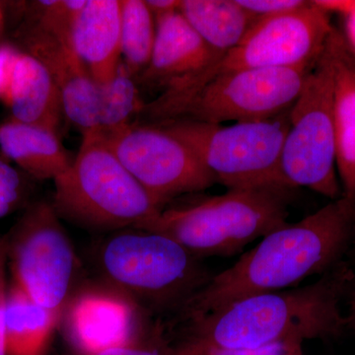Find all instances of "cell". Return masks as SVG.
Returning a JSON list of instances; mask_svg holds the SVG:
<instances>
[{
	"label": "cell",
	"mask_w": 355,
	"mask_h": 355,
	"mask_svg": "<svg viewBox=\"0 0 355 355\" xmlns=\"http://www.w3.org/2000/svg\"><path fill=\"white\" fill-rule=\"evenodd\" d=\"M355 247V198L340 197L261 238L234 265L214 275L178 313L180 321L256 294L293 288L349 261Z\"/></svg>",
	"instance_id": "cell-1"
},
{
	"label": "cell",
	"mask_w": 355,
	"mask_h": 355,
	"mask_svg": "<svg viewBox=\"0 0 355 355\" xmlns=\"http://www.w3.org/2000/svg\"><path fill=\"white\" fill-rule=\"evenodd\" d=\"M354 279V266L343 261L308 286L248 296L183 320V340L219 349H258L338 338L347 330L340 303Z\"/></svg>",
	"instance_id": "cell-2"
},
{
	"label": "cell",
	"mask_w": 355,
	"mask_h": 355,
	"mask_svg": "<svg viewBox=\"0 0 355 355\" xmlns=\"http://www.w3.org/2000/svg\"><path fill=\"white\" fill-rule=\"evenodd\" d=\"M294 190L287 187L231 189L222 195L164 207L137 229L168 236L200 259L234 256L250 243L288 223Z\"/></svg>",
	"instance_id": "cell-3"
},
{
	"label": "cell",
	"mask_w": 355,
	"mask_h": 355,
	"mask_svg": "<svg viewBox=\"0 0 355 355\" xmlns=\"http://www.w3.org/2000/svg\"><path fill=\"white\" fill-rule=\"evenodd\" d=\"M53 183L51 205L58 216L85 227L137 229L163 209L121 164L100 132L83 135L76 158Z\"/></svg>",
	"instance_id": "cell-4"
},
{
	"label": "cell",
	"mask_w": 355,
	"mask_h": 355,
	"mask_svg": "<svg viewBox=\"0 0 355 355\" xmlns=\"http://www.w3.org/2000/svg\"><path fill=\"white\" fill-rule=\"evenodd\" d=\"M202 259L160 233L132 228L110 236L100 250L105 277L157 313H178L211 277Z\"/></svg>",
	"instance_id": "cell-5"
},
{
	"label": "cell",
	"mask_w": 355,
	"mask_h": 355,
	"mask_svg": "<svg viewBox=\"0 0 355 355\" xmlns=\"http://www.w3.org/2000/svg\"><path fill=\"white\" fill-rule=\"evenodd\" d=\"M334 26L331 15L311 1L302 8L254 23L237 46L202 73L163 91L144 106L148 120L161 121L177 105L214 77L244 69L311 67L321 55Z\"/></svg>",
	"instance_id": "cell-6"
},
{
	"label": "cell",
	"mask_w": 355,
	"mask_h": 355,
	"mask_svg": "<svg viewBox=\"0 0 355 355\" xmlns=\"http://www.w3.org/2000/svg\"><path fill=\"white\" fill-rule=\"evenodd\" d=\"M159 123L186 142L216 183L228 190L291 188L282 171V148L291 125V109L266 120L230 125L186 119Z\"/></svg>",
	"instance_id": "cell-7"
},
{
	"label": "cell",
	"mask_w": 355,
	"mask_h": 355,
	"mask_svg": "<svg viewBox=\"0 0 355 355\" xmlns=\"http://www.w3.org/2000/svg\"><path fill=\"white\" fill-rule=\"evenodd\" d=\"M282 171L286 184L295 190L307 188L331 200L343 197L336 176L333 76L324 50L291 108Z\"/></svg>",
	"instance_id": "cell-8"
},
{
	"label": "cell",
	"mask_w": 355,
	"mask_h": 355,
	"mask_svg": "<svg viewBox=\"0 0 355 355\" xmlns=\"http://www.w3.org/2000/svg\"><path fill=\"white\" fill-rule=\"evenodd\" d=\"M311 69H244L221 74L177 105L161 121L186 119L224 125L272 118L291 108Z\"/></svg>",
	"instance_id": "cell-9"
},
{
	"label": "cell",
	"mask_w": 355,
	"mask_h": 355,
	"mask_svg": "<svg viewBox=\"0 0 355 355\" xmlns=\"http://www.w3.org/2000/svg\"><path fill=\"white\" fill-rule=\"evenodd\" d=\"M101 135L121 164L162 209L175 198L216 184L193 149L162 123H132Z\"/></svg>",
	"instance_id": "cell-10"
},
{
	"label": "cell",
	"mask_w": 355,
	"mask_h": 355,
	"mask_svg": "<svg viewBox=\"0 0 355 355\" xmlns=\"http://www.w3.org/2000/svg\"><path fill=\"white\" fill-rule=\"evenodd\" d=\"M13 284L32 300L62 315L69 296L76 254L53 205H32L7 243Z\"/></svg>",
	"instance_id": "cell-11"
},
{
	"label": "cell",
	"mask_w": 355,
	"mask_h": 355,
	"mask_svg": "<svg viewBox=\"0 0 355 355\" xmlns=\"http://www.w3.org/2000/svg\"><path fill=\"white\" fill-rule=\"evenodd\" d=\"M20 37L24 51L43 62L57 84L64 116L83 135L99 132V86L71 44L30 24Z\"/></svg>",
	"instance_id": "cell-12"
},
{
	"label": "cell",
	"mask_w": 355,
	"mask_h": 355,
	"mask_svg": "<svg viewBox=\"0 0 355 355\" xmlns=\"http://www.w3.org/2000/svg\"><path fill=\"white\" fill-rule=\"evenodd\" d=\"M155 21L153 55L139 76L144 84L168 90L202 73L220 57L200 38L180 10L157 16Z\"/></svg>",
	"instance_id": "cell-13"
},
{
	"label": "cell",
	"mask_w": 355,
	"mask_h": 355,
	"mask_svg": "<svg viewBox=\"0 0 355 355\" xmlns=\"http://www.w3.org/2000/svg\"><path fill=\"white\" fill-rule=\"evenodd\" d=\"M137 307L125 297L104 292H88L70 306L67 329L79 355H94L130 345L137 328Z\"/></svg>",
	"instance_id": "cell-14"
},
{
	"label": "cell",
	"mask_w": 355,
	"mask_h": 355,
	"mask_svg": "<svg viewBox=\"0 0 355 355\" xmlns=\"http://www.w3.org/2000/svg\"><path fill=\"white\" fill-rule=\"evenodd\" d=\"M121 0H86L71 32V46L98 86L121 64Z\"/></svg>",
	"instance_id": "cell-15"
},
{
	"label": "cell",
	"mask_w": 355,
	"mask_h": 355,
	"mask_svg": "<svg viewBox=\"0 0 355 355\" xmlns=\"http://www.w3.org/2000/svg\"><path fill=\"white\" fill-rule=\"evenodd\" d=\"M324 51L333 76L336 171L343 197L355 198V55L335 27Z\"/></svg>",
	"instance_id": "cell-16"
},
{
	"label": "cell",
	"mask_w": 355,
	"mask_h": 355,
	"mask_svg": "<svg viewBox=\"0 0 355 355\" xmlns=\"http://www.w3.org/2000/svg\"><path fill=\"white\" fill-rule=\"evenodd\" d=\"M3 105L12 120L58 135L64 110L57 84L43 62L24 50L14 64Z\"/></svg>",
	"instance_id": "cell-17"
},
{
	"label": "cell",
	"mask_w": 355,
	"mask_h": 355,
	"mask_svg": "<svg viewBox=\"0 0 355 355\" xmlns=\"http://www.w3.org/2000/svg\"><path fill=\"white\" fill-rule=\"evenodd\" d=\"M0 150L38 180L55 181L73 160L58 133L12 119L0 125Z\"/></svg>",
	"instance_id": "cell-18"
},
{
	"label": "cell",
	"mask_w": 355,
	"mask_h": 355,
	"mask_svg": "<svg viewBox=\"0 0 355 355\" xmlns=\"http://www.w3.org/2000/svg\"><path fill=\"white\" fill-rule=\"evenodd\" d=\"M179 10L219 55L237 46L258 21L238 0H182Z\"/></svg>",
	"instance_id": "cell-19"
},
{
	"label": "cell",
	"mask_w": 355,
	"mask_h": 355,
	"mask_svg": "<svg viewBox=\"0 0 355 355\" xmlns=\"http://www.w3.org/2000/svg\"><path fill=\"white\" fill-rule=\"evenodd\" d=\"M60 317L13 284L6 297L7 355L46 354Z\"/></svg>",
	"instance_id": "cell-20"
},
{
	"label": "cell",
	"mask_w": 355,
	"mask_h": 355,
	"mask_svg": "<svg viewBox=\"0 0 355 355\" xmlns=\"http://www.w3.org/2000/svg\"><path fill=\"white\" fill-rule=\"evenodd\" d=\"M156 21L144 0H121V58L130 73L148 67L155 43Z\"/></svg>",
	"instance_id": "cell-21"
},
{
	"label": "cell",
	"mask_w": 355,
	"mask_h": 355,
	"mask_svg": "<svg viewBox=\"0 0 355 355\" xmlns=\"http://www.w3.org/2000/svg\"><path fill=\"white\" fill-rule=\"evenodd\" d=\"M132 78L121 62L114 78L99 86V132L103 135L119 132L132 125L133 114L140 113L144 108Z\"/></svg>",
	"instance_id": "cell-22"
},
{
	"label": "cell",
	"mask_w": 355,
	"mask_h": 355,
	"mask_svg": "<svg viewBox=\"0 0 355 355\" xmlns=\"http://www.w3.org/2000/svg\"><path fill=\"white\" fill-rule=\"evenodd\" d=\"M34 3V16L26 24L35 26L62 41L71 44L72 28L86 0H55Z\"/></svg>",
	"instance_id": "cell-23"
},
{
	"label": "cell",
	"mask_w": 355,
	"mask_h": 355,
	"mask_svg": "<svg viewBox=\"0 0 355 355\" xmlns=\"http://www.w3.org/2000/svg\"><path fill=\"white\" fill-rule=\"evenodd\" d=\"M238 2L257 20L292 12L308 3L304 0H238Z\"/></svg>",
	"instance_id": "cell-24"
},
{
	"label": "cell",
	"mask_w": 355,
	"mask_h": 355,
	"mask_svg": "<svg viewBox=\"0 0 355 355\" xmlns=\"http://www.w3.org/2000/svg\"><path fill=\"white\" fill-rule=\"evenodd\" d=\"M163 329L146 343L137 342L121 347L104 350L94 355H176L174 347L168 345L162 338Z\"/></svg>",
	"instance_id": "cell-25"
},
{
	"label": "cell",
	"mask_w": 355,
	"mask_h": 355,
	"mask_svg": "<svg viewBox=\"0 0 355 355\" xmlns=\"http://www.w3.org/2000/svg\"><path fill=\"white\" fill-rule=\"evenodd\" d=\"M20 51L21 49L12 44H0V102L2 104L6 101L9 80Z\"/></svg>",
	"instance_id": "cell-26"
},
{
	"label": "cell",
	"mask_w": 355,
	"mask_h": 355,
	"mask_svg": "<svg viewBox=\"0 0 355 355\" xmlns=\"http://www.w3.org/2000/svg\"><path fill=\"white\" fill-rule=\"evenodd\" d=\"M20 176L6 161L0 159V198L15 205L19 198Z\"/></svg>",
	"instance_id": "cell-27"
},
{
	"label": "cell",
	"mask_w": 355,
	"mask_h": 355,
	"mask_svg": "<svg viewBox=\"0 0 355 355\" xmlns=\"http://www.w3.org/2000/svg\"><path fill=\"white\" fill-rule=\"evenodd\" d=\"M7 291L4 279V263L0 266V355H7L6 347V310Z\"/></svg>",
	"instance_id": "cell-28"
},
{
	"label": "cell",
	"mask_w": 355,
	"mask_h": 355,
	"mask_svg": "<svg viewBox=\"0 0 355 355\" xmlns=\"http://www.w3.org/2000/svg\"><path fill=\"white\" fill-rule=\"evenodd\" d=\"M311 2L329 15L336 13L345 17L355 11V0H314Z\"/></svg>",
	"instance_id": "cell-29"
},
{
	"label": "cell",
	"mask_w": 355,
	"mask_h": 355,
	"mask_svg": "<svg viewBox=\"0 0 355 355\" xmlns=\"http://www.w3.org/2000/svg\"><path fill=\"white\" fill-rule=\"evenodd\" d=\"M146 2L154 17H157L163 14L179 10L182 1L180 0H147Z\"/></svg>",
	"instance_id": "cell-30"
},
{
	"label": "cell",
	"mask_w": 355,
	"mask_h": 355,
	"mask_svg": "<svg viewBox=\"0 0 355 355\" xmlns=\"http://www.w3.org/2000/svg\"><path fill=\"white\" fill-rule=\"evenodd\" d=\"M345 19V32L343 38L347 46L355 55V11L343 17Z\"/></svg>",
	"instance_id": "cell-31"
},
{
	"label": "cell",
	"mask_w": 355,
	"mask_h": 355,
	"mask_svg": "<svg viewBox=\"0 0 355 355\" xmlns=\"http://www.w3.org/2000/svg\"><path fill=\"white\" fill-rule=\"evenodd\" d=\"M347 297H349V311L345 315L347 330L352 331L355 334V279L350 286Z\"/></svg>",
	"instance_id": "cell-32"
},
{
	"label": "cell",
	"mask_w": 355,
	"mask_h": 355,
	"mask_svg": "<svg viewBox=\"0 0 355 355\" xmlns=\"http://www.w3.org/2000/svg\"><path fill=\"white\" fill-rule=\"evenodd\" d=\"M302 345L303 343H294L288 345L286 349L277 350V352L266 355H304Z\"/></svg>",
	"instance_id": "cell-33"
},
{
	"label": "cell",
	"mask_w": 355,
	"mask_h": 355,
	"mask_svg": "<svg viewBox=\"0 0 355 355\" xmlns=\"http://www.w3.org/2000/svg\"><path fill=\"white\" fill-rule=\"evenodd\" d=\"M13 205H11L10 202H7L6 200H2L0 198V218L6 216L10 209H12Z\"/></svg>",
	"instance_id": "cell-34"
},
{
	"label": "cell",
	"mask_w": 355,
	"mask_h": 355,
	"mask_svg": "<svg viewBox=\"0 0 355 355\" xmlns=\"http://www.w3.org/2000/svg\"><path fill=\"white\" fill-rule=\"evenodd\" d=\"M6 257V242H0V261Z\"/></svg>",
	"instance_id": "cell-35"
},
{
	"label": "cell",
	"mask_w": 355,
	"mask_h": 355,
	"mask_svg": "<svg viewBox=\"0 0 355 355\" xmlns=\"http://www.w3.org/2000/svg\"><path fill=\"white\" fill-rule=\"evenodd\" d=\"M2 20H3V14H2L1 6H0V26H1Z\"/></svg>",
	"instance_id": "cell-36"
},
{
	"label": "cell",
	"mask_w": 355,
	"mask_h": 355,
	"mask_svg": "<svg viewBox=\"0 0 355 355\" xmlns=\"http://www.w3.org/2000/svg\"><path fill=\"white\" fill-rule=\"evenodd\" d=\"M2 263H4V260H3V261H0V266H1V265H2Z\"/></svg>",
	"instance_id": "cell-37"
}]
</instances>
